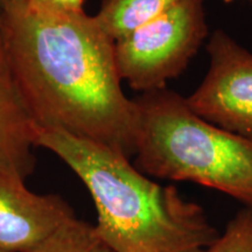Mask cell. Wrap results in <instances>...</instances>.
Returning a JSON list of instances; mask_svg holds the SVG:
<instances>
[{
  "mask_svg": "<svg viewBox=\"0 0 252 252\" xmlns=\"http://www.w3.org/2000/svg\"><path fill=\"white\" fill-rule=\"evenodd\" d=\"M225 1H230V0H225ZM250 1L252 2V0H250Z\"/></svg>",
  "mask_w": 252,
  "mask_h": 252,
  "instance_id": "4fadbf2b",
  "label": "cell"
},
{
  "mask_svg": "<svg viewBox=\"0 0 252 252\" xmlns=\"http://www.w3.org/2000/svg\"><path fill=\"white\" fill-rule=\"evenodd\" d=\"M207 36L203 0H181L115 41L119 76L141 94L163 89L185 71Z\"/></svg>",
  "mask_w": 252,
  "mask_h": 252,
  "instance_id": "277c9868",
  "label": "cell"
},
{
  "mask_svg": "<svg viewBox=\"0 0 252 252\" xmlns=\"http://www.w3.org/2000/svg\"><path fill=\"white\" fill-rule=\"evenodd\" d=\"M36 7L58 13L75 14L84 12V0H26Z\"/></svg>",
  "mask_w": 252,
  "mask_h": 252,
  "instance_id": "8fae6325",
  "label": "cell"
},
{
  "mask_svg": "<svg viewBox=\"0 0 252 252\" xmlns=\"http://www.w3.org/2000/svg\"><path fill=\"white\" fill-rule=\"evenodd\" d=\"M0 35L35 127L61 130L134 156L135 103L122 89L115 41L94 15L58 13L25 0L1 11Z\"/></svg>",
  "mask_w": 252,
  "mask_h": 252,
  "instance_id": "6da1fadb",
  "label": "cell"
},
{
  "mask_svg": "<svg viewBox=\"0 0 252 252\" xmlns=\"http://www.w3.org/2000/svg\"><path fill=\"white\" fill-rule=\"evenodd\" d=\"M207 75L186 102L196 115L252 143V53L217 30L210 35Z\"/></svg>",
  "mask_w": 252,
  "mask_h": 252,
  "instance_id": "5b68a950",
  "label": "cell"
},
{
  "mask_svg": "<svg viewBox=\"0 0 252 252\" xmlns=\"http://www.w3.org/2000/svg\"><path fill=\"white\" fill-rule=\"evenodd\" d=\"M35 125L15 86L0 35V171L25 181L34 171Z\"/></svg>",
  "mask_w": 252,
  "mask_h": 252,
  "instance_id": "52a82bcc",
  "label": "cell"
},
{
  "mask_svg": "<svg viewBox=\"0 0 252 252\" xmlns=\"http://www.w3.org/2000/svg\"><path fill=\"white\" fill-rule=\"evenodd\" d=\"M203 252H252V208H242Z\"/></svg>",
  "mask_w": 252,
  "mask_h": 252,
  "instance_id": "30bf717a",
  "label": "cell"
},
{
  "mask_svg": "<svg viewBox=\"0 0 252 252\" xmlns=\"http://www.w3.org/2000/svg\"><path fill=\"white\" fill-rule=\"evenodd\" d=\"M135 167L171 181L222 191L252 208V143L207 122L167 88L141 94Z\"/></svg>",
  "mask_w": 252,
  "mask_h": 252,
  "instance_id": "3957f363",
  "label": "cell"
},
{
  "mask_svg": "<svg viewBox=\"0 0 252 252\" xmlns=\"http://www.w3.org/2000/svg\"><path fill=\"white\" fill-rule=\"evenodd\" d=\"M25 0H0V9L4 11V9L11 8L13 6L23 4Z\"/></svg>",
  "mask_w": 252,
  "mask_h": 252,
  "instance_id": "7c38bea8",
  "label": "cell"
},
{
  "mask_svg": "<svg viewBox=\"0 0 252 252\" xmlns=\"http://www.w3.org/2000/svg\"><path fill=\"white\" fill-rule=\"evenodd\" d=\"M59 195H40L25 181L0 171V250L27 252L75 219Z\"/></svg>",
  "mask_w": 252,
  "mask_h": 252,
  "instance_id": "8992f818",
  "label": "cell"
},
{
  "mask_svg": "<svg viewBox=\"0 0 252 252\" xmlns=\"http://www.w3.org/2000/svg\"><path fill=\"white\" fill-rule=\"evenodd\" d=\"M179 1L181 0H103L94 18L116 41L165 13Z\"/></svg>",
  "mask_w": 252,
  "mask_h": 252,
  "instance_id": "ba28073f",
  "label": "cell"
},
{
  "mask_svg": "<svg viewBox=\"0 0 252 252\" xmlns=\"http://www.w3.org/2000/svg\"><path fill=\"white\" fill-rule=\"evenodd\" d=\"M27 252H112L94 226L75 217Z\"/></svg>",
  "mask_w": 252,
  "mask_h": 252,
  "instance_id": "9c48e42d",
  "label": "cell"
},
{
  "mask_svg": "<svg viewBox=\"0 0 252 252\" xmlns=\"http://www.w3.org/2000/svg\"><path fill=\"white\" fill-rule=\"evenodd\" d=\"M35 146L86 185L97 210L94 230L112 252H203L220 234L202 207L151 180L117 151L42 127H35Z\"/></svg>",
  "mask_w": 252,
  "mask_h": 252,
  "instance_id": "7a4b0ae2",
  "label": "cell"
},
{
  "mask_svg": "<svg viewBox=\"0 0 252 252\" xmlns=\"http://www.w3.org/2000/svg\"><path fill=\"white\" fill-rule=\"evenodd\" d=\"M0 15H1V9H0Z\"/></svg>",
  "mask_w": 252,
  "mask_h": 252,
  "instance_id": "5bb4252c",
  "label": "cell"
},
{
  "mask_svg": "<svg viewBox=\"0 0 252 252\" xmlns=\"http://www.w3.org/2000/svg\"><path fill=\"white\" fill-rule=\"evenodd\" d=\"M0 252H5V251H2V250H0Z\"/></svg>",
  "mask_w": 252,
  "mask_h": 252,
  "instance_id": "9a60e30c",
  "label": "cell"
}]
</instances>
